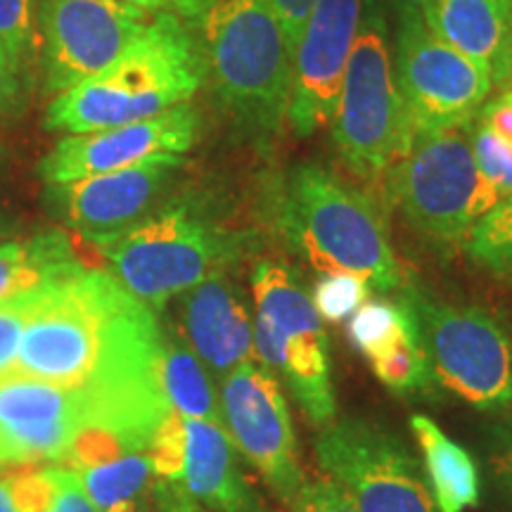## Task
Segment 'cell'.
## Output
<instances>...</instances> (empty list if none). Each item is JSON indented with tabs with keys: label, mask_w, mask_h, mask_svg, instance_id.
Segmentation results:
<instances>
[{
	"label": "cell",
	"mask_w": 512,
	"mask_h": 512,
	"mask_svg": "<svg viewBox=\"0 0 512 512\" xmlns=\"http://www.w3.org/2000/svg\"><path fill=\"white\" fill-rule=\"evenodd\" d=\"M162 342L155 311L110 271L86 266L38 287L10 377L93 396L152 441L171 413Z\"/></svg>",
	"instance_id": "cell-1"
},
{
	"label": "cell",
	"mask_w": 512,
	"mask_h": 512,
	"mask_svg": "<svg viewBox=\"0 0 512 512\" xmlns=\"http://www.w3.org/2000/svg\"><path fill=\"white\" fill-rule=\"evenodd\" d=\"M204 57L183 17L157 12L117 60L50 100L46 124L67 136L157 117L200 91Z\"/></svg>",
	"instance_id": "cell-2"
},
{
	"label": "cell",
	"mask_w": 512,
	"mask_h": 512,
	"mask_svg": "<svg viewBox=\"0 0 512 512\" xmlns=\"http://www.w3.org/2000/svg\"><path fill=\"white\" fill-rule=\"evenodd\" d=\"M273 223L320 275H358L377 292L403 287L380 207L320 164L290 171L273 197Z\"/></svg>",
	"instance_id": "cell-3"
},
{
	"label": "cell",
	"mask_w": 512,
	"mask_h": 512,
	"mask_svg": "<svg viewBox=\"0 0 512 512\" xmlns=\"http://www.w3.org/2000/svg\"><path fill=\"white\" fill-rule=\"evenodd\" d=\"M98 249L107 271L155 311L204 280L228 273L245 254L247 235L207 202L174 200Z\"/></svg>",
	"instance_id": "cell-4"
},
{
	"label": "cell",
	"mask_w": 512,
	"mask_h": 512,
	"mask_svg": "<svg viewBox=\"0 0 512 512\" xmlns=\"http://www.w3.org/2000/svg\"><path fill=\"white\" fill-rule=\"evenodd\" d=\"M204 69L233 119L256 138L280 131L290 110L294 50L264 0H204Z\"/></svg>",
	"instance_id": "cell-5"
},
{
	"label": "cell",
	"mask_w": 512,
	"mask_h": 512,
	"mask_svg": "<svg viewBox=\"0 0 512 512\" xmlns=\"http://www.w3.org/2000/svg\"><path fill=\"white\" fill-rule=\"evenodd\" d=\"M254 347L283 382L313 427L337 418L330 337L299 273L283 261L261 259L252 271Z\"/></svg>",
	"instance_id": "cell-6"
},
{
	"label": "cell",
	"mask_w": 512,
	"mask_h": 512,
	"mask_svg": "<svg viewBox=\"0 0 512 512\" xmlns=\"http://www.w3.org/2000/svg\"><path fill=\"white\" fill-rule=\"evenodd\" d=\"M330 126L347 169L358 181L375 188L384 185L389 169L413 136L396 88L380 0H366Z\"/></svg>",
	"instance_id": "cell-7"
},
{
	"label": "cell",
	"mask_w": 512,
	"mask_h": 512,
	"mask_svg": "<svg viewBox=\"0 0 512 512\" xmlns=\"http://www.w3.org/2000/svg\"><path fill=\"white\" fill-rule=\"evenodd\" d=\"M479 188L472 124L415 131L384 178L387 200L441 252L465 247Z\"/></svg>",
	"instance_id": "cell-8"
},
{
	"label": "cell",
	"mask_w": 512,
	"mask_h": 512,
	"mask_svg": "<svg viewBox=\"0 0 512 512\" xmlns=\"http://www.w3.org/2000/svg\"><path fill=\"white\" fill-rule=\"evenodd\" d=\"M403 297L418 318L437 384L479 411L508 408L512 339L501 320L482 306L441 302L415 287H408Z\"/></svg>",
	"instance_id": "cell-9"
},
{
	"label": "cell",
	"mask_w": 512,
	"mask_h": 512,
	"mask_svg": "<svg viewBox=\"0 0 512 512\" xmlns=\"http://www.w3.org/2000/svg\"><path fill=\"white\" fill-rule=\"evenodd\" d=\"M95 434L150 446L93 396L29 377L0 380V467L64 465Z\"/></svg>",
	"instance_id": "cell-10"
},
{
	"label": "cell",
	"mask_w": 512,
	"mask_h": 512,
	"mask_svg": "<svg viewBox=\"0 0 512 512\" xmlns=\"http://www.w3.org/2000/svg\"><path fill=\"white\" fill-rule=\"evenodd\" d=\"M323 477L339 486L358 512H437L411 448L370 418L332 420L316 437Z\"/></svg>",
	"instance_id": "cell-11"
},
{
	"label": "cell",
	"mask_w": 512,
	"mask_h": 512,
	"mask_svg": "<svg viewBox=\"0 0 512 512\" xmlns=\"http://www.w3.org/2000/svg\"><path fill=\"white\" fill-rule=\"evenodd\" d=\"M392 62L411 133L472 124L494 88L489 69L432 34L422 15L399 17Z\"/></svg>",
	"instance_id": "cell-12"
},
{
	"label": "cell",
	"mask_w": 512,
	"mask_h": 512,
	"mask_svg": "<svg viewBox=\"0 0 512 512\" xmlns=\"http://www.w3.org/2000/svg\"><path fill=\"white\" fill-rule=\"evenodd\" d=\"M219 399L223 427L238 453L271 494L290 505L306 479L283 384L264 363L249 361L223 377Z\"/></svg>",
	"instance_id": "cell-13"
},
{
	"label": "cell",
	"mask_w": 512,
	"mask_h": 512,
	"mask_svg": "<svg viewBox=\"0 0 512 512\" xmlns=\"http://www.w3.org/2000/svg\"><path fill=\"white\" fill-rule=\"evenodd\" d=\"M150 12L121 0H38L41 64L48 93L91 79L124 53Z\"/></svg>",
	"instance_id": "cell-14"
},
{
	"label": "cell",
	"mask_w": 512,
	"mask_h": 512,
	"mask_svg": "<svg viewBox=\"0 0 512 512\" xmlns=\"http://www.w3.org/2000/svg\"><path fill=\"white\" fill-rule=\"evenodd\" d=\"M159 479L174 482L211 512H266L264 501L240 467L226 427L171 411L150 446Z\"/></svg>",
	"instance_id": "cell-15"
},
{
	"label": "cell",
	"mask_w": 512,
	"mask_h": 512,
	"mask_svg": "<svg viewBox=\"0 0 512 512\" xmlns=\"http://www.w3.org/2000/svg\"><path fill=\"white\" fill-rule=\"evenodd\" d=\"M200 136V114L190 102L133 124L67 136L38 164L43 181L69 183L110 174L157 157H185Z\"/></svg>",
	"instance_id": "cell-16"
},
{
	"label": "cell",
	"mask_w": 512,
	"mask_h": 512,
	"mask_svg": "<svg viewBox=\"0 0 512 512\" xmlns=\"http://www.w3.org/2000/svg\"><path fill=\"white\" fill-rule=\"evenodd\" d=\"M181 166L183 157H157L110 174L50 183L48 197L60 219L98 247L155 211Z\"/></svg>",
	"instance_id": "cell-17"
},
{
	"label": "cell",
	"mask_w": 512,
	"mask_h": 512,
	"mask_svg": "<svg viewBox=\"0 0 512 512\" xmlns=\"http://www.w3.org/2000/svg\"><path fill=\"white\" fill-rule=\"evenodd\" d=\"M366 0H316L292 69L287 121L299 138L328 126Z\"/></svg>",
	"instance_id": "cell-18"
},
{
	"label": "cell",
	"mask_w": 512,
	"mask_h": 512,
	"mask_svg": "<svg viewBox=\"0 0 512 512\" xmlns=\"http://www.w3.org/2000/svg\"><path fill=\"white\" fill-rule=\"evenodd\" d=\"M347 335L377 380L394 394L430 396L434 392L437 380L422 344L418 318L403 294L396 302L368 299L349 318Z\"/></svg>",
	"instance_id": "cell-19"
},
{
	"label": "cell",
	"mask_w": 512,
	"mask_h": 512,
	"mask_svg": "<svg viewBox=\"0 0 512 512\" xmlns=\"http://www.w3.org/2000/svg\"><path fill=\"white\" fill-rule=\"evenodd\" d=\"M181 304V335L219 382L242 363L259 361L245 292L228 273L192 287Z\"/></svg>",
	"instance_id": "cell-20"
},
{
	"label": "cell",
	"mask_w": 512,
	"mask_h": 512,
	"mask_svg": "<svg viewBox=\"0 0 512 512\" xmlns=\"http://www.w3.org/2000/svg\"><path fill=\"white\" fill-rule=\"evenodd\" d=\"M72 467L98 512H150L159 477L147 446L95 434L64 463Z\"/></svg>",
	"instance_id": "cell-21"
},
{
	"label": "cell",
	"mask_w": 512,
	"mask_h": 512,
	"mask_svg": "<svg viewBox=\"0 0 512 512\" xmlns=\"http://www.w3.org/2000/svg\"><path fill=\"white\" fill-rule=\"evenodd\" d=\"M420 15L432 34L489 69L494 79L508 38L512 0H430Z\"/></svg>",
	"instance_id": "cell-22"
},
{
	"label": "cell",
	"mask_w": 512,
	"mask_h": 512,
	"mask_svg": "<svg viewBox=\"0 0 512 512\" xmlns=\"http://www.w3.org/2000/svg\"><path fill=\"white\" fill-rule=\"evenodd\" d=\"M411 432L418 441L425 477L437 512H465L479 503V470L467 448L456 444L427 415H413Z\"/></svg>",
	"instance_id": "cell-23"
},
{
	"label": "cell",
	"mask_w": 512,
	"mask_h": 512,
	"mask_svg": "<svg viewBox=\"0 0 512 512\" xmlns=\"http://www.w3.org/2000/svg\"><path fill=\"white\" fill-rule=\"evenodd\" d=\"M86 264L62 230L0 242V299L38 290L50 280L79 273Z\"/></svg>",
	"instance_id": "cell-24"
},
{
	"label": "cell",
	"mask_w": 512,
	"mask_h": 512,
	"mask_svg": "<svg viewBox=\"0 0 512 512\" xmlns=\"http://www.w3.org/2000/svg\"><path fill=\"white\" fill-rule=\"evenodd\" d=\"M162 335V384L169 408L183 418L223 427L221 399L207 366L190 349L181 330H162Z\"/></svg>",
	"instance_id": "cell-25"
},
{
	"label": "cell",
	"mask_w": 512,
	"mask_h": 512,
	"mask_svg": "<svg viewBox=\"0 0 512 512\" xmlns=\"http://www.w3.org/2000/svg\"><path fill=\"white\" fill-rule=\"evenodd\" d=\"M472 152L479 176L475 216L482 219L486 211L512 197V143L482 121H472Z\"/></svg>",
	"instance_id": "cell-26"
},
{
	"label": "cell",
	"mask_w": 512,
	"mask_h": 512,
	"mask_svg": "<svg viewBox=\"0 0 512 512\" xmlns=\"http://www.w3.org/2000/svg\"><path fill=\"white\" fill-rule=\"evenodd\" d=\"M465 252L484 271L512 275V197L477 219L467 235Z\"/></svg>",
	"instance_id": "cell-27"
},
{
	"label": "cell",
	"mask_w": 512,
	"mask_h": 512,
	"mask_svg": "<svg viewBox=\"0 0 512 512\" xmlns=\"http://www.w3.org/2000/svg\"><path fill=\"white\" fill-rule=\"evenodd\" d=\"M27 512H98L67 465H43L27 472Z\"/></svg>",
	"instance_id": "cell-28"
},
{
	"label": "cell",
	"mask_w": 512,
	"mask_h": 512,
	"mask_svg": "<svg viewBox=\"0 0 512 512\" xmlns=\"http://www.w3.org/2000/svg\"><path fill=\"white\" fill-rule=\"evenodd\" d=\"M36 29L38 0H0V48L8 53L24 79L34 62Z\"/></svg>",
	"instance_id": "cell-29"
},
{
	"label": "cell",
	"mask_w": 512,
	"mask_h": 512,
	"mask_svg": "<svg viewBox=\"0 0 512 512\" xmlns=\"http://www.w3.org/2000/svg\"><path fill=\"white\" fill-rule=\"evenodd\" d=\"M309 294L320 318L328 320V323H342V320H349L368 302L373 287L363 278H358V275L337 273L320 275L318 283L313 285Z\"/></svg>",
	"instance_id": "cell-30"
},
{
	"label": "cell",
	"mask_w": 512,
	"mask_h": 512,
	"mask_svg": "<svg viewBox=\"0 0 512 512\" xmlns=\"http://www.w3.org/2000/svg\"><path fill=\"white\" fill-rule=\"evenodd\" d=\"M36 292L38 290H31L17 297L0 299V380H8L15 368L19 339L36 304Z\"/></svg>",
	"instance_id": "cell-31"
},
{
	"label": "cell",
	"mask_w": 512,
	"mask_h": 512,
	"mask_svg": "<svg viewBox=\"0 0 512 512\" xmlns=\"http://www.w3.org/2000/svg\"><path fill=\"white\" fill-rule=\"evenodd\" d=\"M287 508L290 512H358L354 503L328 477L304 482L302 491Z\"/></svg>",
	"instance_id": "cell-32"
},
{
	"label": "cell",
	"mask_w": 512,
	"mask_h": 512,
	"mask_svg": "<svg viewBox=\"0 0 512 512\" xmlns=\"http://www.w3.org/2000/svg\"><path fill=\"white\" fill-rule=\"evenodd\" d=\"M24 93V76L0 48V124H5L19 110Z\"/></svg>",
	"instance_id": "cell-33"
},
{
	"label": "cell",
	"mask_w": 512,
	"mask_h": 512,
	"mask_svg": "<svg viewBox=\"0 0 512 512\" xmlns=\"http://www.w3.org/2000/svg\"><path fill=\"white\" fill-rule=\"evenodd\" d=\"M477 117V121H482L484 126L512 143V86L503 88V93H498L494 100L484 102Z\"/></svg>",
	"instance_id": "cell-34"
},
{
	"label": "cell",
	"mask_w": 512,
	"mask_h": 512,
	"mask_svg": "<svg viewBox=\"0 0 512 512\" xmlns=\"http://www.w3.org/2000/svg\"><path fill=\"white\" fill-rule=\"evenodd\" d=\"M150 512H207V508H202V505L178 484L159 479Z\"/></svg>",
	"instance_id": "cell-35"
},
{
	"label": "cell",
	"mask_w": 512,
	"mask_h": 512,
	"mask_svg": "<svg viewBox=\"0 0 512 512\" xmlns=\"http://www.w3.org/2000/svg\"><path fill=\"white\" fill-rule=\"evenodd\" d=\"M145 12H171L183 19H197L204 8V0H121Z\"/></svg>",
	"instance_id": "cell-36"
},
{
	"label": "cell",
	"mask_w": 512,
	"mask_h": 512,
	"mask_svg": "<svg viewBox=\"0 0 512 512\" xmlns=\"http://www.w3.org/2000/svg\"><path fill=\"white\" fill-rule=\"evenodd\" d=\"M0 512H27V472L0 475Z\"/></svg>",
	"instance_id": "cell-37"
},
{
	"label": "cell",
	"mask_w": 512,
	"mask_h": 512,
	"mask_svg": "<svg viewBox=\"0 0 512 512\" xmlns=\"http://www.w3.org/2000/svg\"><path fill=\"white\" fill-rule=\"evenodd\" d=\"M491 463H494L496 482L512 498V430L501 434V441H498L494 456H491Z\"/></svg>",
	"instance_id": "cell-38"
},
{
	"label": "cell",
	"mask_w": 512,
	"mask_h": 512,
	"mask_svg": "<svg viewBox=\"0 0 512 512\" xmlns=\"http://www.w3.org/2000/svg\"><path fill=\"white\" fill-rule=\"evenodd\" d=\"M494 86H503V88H510L512 86V17H510L508 38H505L501 67H498V72L494 76Z\"/></svg>",
	"instance_id": "cell-39"
},
{
	"label": "cell",
	"mask_w": 512,
	"mask_h": 512,
	"mask_svg": "<svg viewBox=\"0 0 512 512\" xmlns=\"http://www.w3.org/2000/svg\"><path fill=\"white\" fill-rule=\"evenodd\" d=\"M394 5V10L401 15H420L422 8H425L430 0H389Z\"/></svg>",
	"instance_id": "cell-40"
},
{
	"label": "cell",
	"mask_w": 512,
	"mask_h": 512,
	"mask_svg": "<svg viewBox=\"0 0 512 512\" xmlns=\"http://www.w3.org/2000/svg\"><path fill=\"white\" fill-rule=\"evenodd\" d=\"M10 223L8 221H5V216L3 214H0V238H3V235H8L10 233Z\"/></svg>",
	"instance_id": "cell-41"
}]
</instances>
